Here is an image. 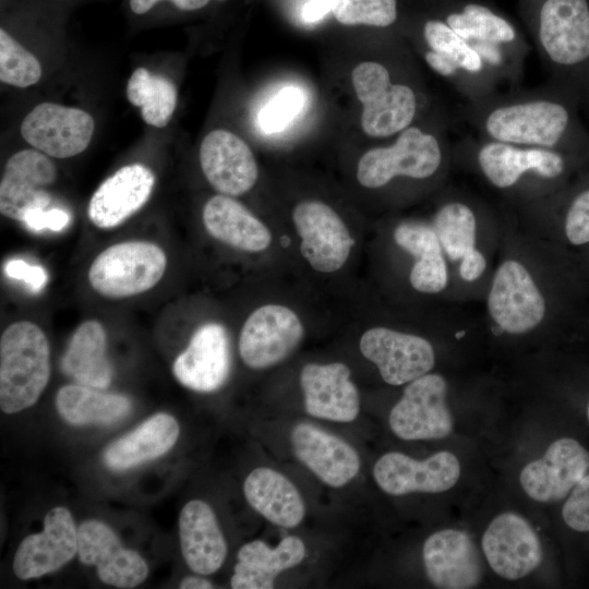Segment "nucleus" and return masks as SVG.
I'll return each instance as SVG.
<instances>
[{
    "label": "nucleus",
    "instance_id": "f257e3e1",
    "mask_svg": "<svg viewBox=\"0 0 589 589\" xmlns=\"http://www.w3.org/2000/svg\"><path fill=\"white\" fill-rule=\"evenodd\" d=\"M570 100V95L551 84L530 89L519 86L466 103L460 119L482 139L581 158L589 153V137Z\"/></svg>",
    "mask_w": 589,
    "mask_h": 589
},
{
    "label": "nucleus",
    "instance_id": "f03ea898",
    "mask_svg": "<svg viewBox=\"0 0 589 589\" xmlns=\"http://www.w3.org/2000/svg\"><path fill=\"white\" fill-rule=\"evenodd\" d=\"M551 85L572 97L589 85V0H518Z\"/></svg>",
    "mask_w": 589,
    "mask_h": 589
},
{
    "label": "nucleus",
    "instance_id": "7ed1b4c3",
    "mask_svg": "<svg viewBox=\"0 0 589 589\" xmlns=\"http://www.w3.org/2000/svg\"><path fill=\"white\" fill-rule=\"evenodd\" d=\"M454 156L471 161L494 189L543 194L560 188L579 157L543 147L521 146L466 135L454 145Z\"/></svg>",
    "mask_w": 589,
    "mask_h": 589
},
{
    "label": "nucleus",
    "instance_id": "20e7f679",
    "mask_svg": "<svg viewBox=\"0 0 589 589\" xmlns=\"http://www.w3.org/2000/svg\"><path fill=\"white\" fill-rule=\"evenodd\" d=\"M436 14L481 56L503 92L519 87L530 45L510 19L478 0H440Z\"/></svg>",
    "mask_w": 589,
    "mask_h": 589
},
{
    "label": "nucleus",
    "instance_id": "39448f33",
    "mask_svg": "<svg viewBox=\"0 0 589 589\" xmlns=\"http://www.w3.org/2000/svg\"><path fill=\"white\" fill-rule=\"evenodd\" d=\"M449 125L453 117L441 113L431 124L413 123L402 130L389 145L370 148L358 161V182L366 189H380L396 178H435L454 156L447 135Z\"/></svg>",
    "mask_w": 589,
    "mask_h": 589
},
{
    "label": "nucleus",
    "instance_id": "423d86ee",
    "mask_svg": "<svg viewBox=\"0 0 589 589\" xmlns=\"http://www.w3.org/2000/svg\"><path fill=\"white\" fill-rule=\"evenodd\" d=\"M351 83L362 109L360 125L372 139H388L416 123L425 97L409 83L395 80L388 65L366 60L354 67Z\"/></svg>",
    "mask_w": 589,
    "mask_h": 589
},
{
    "label": "nucleus",
    "instance_id": "0eeeda50",
    "mask_svg": "<svg viewBox=\"0 0 589 589\" xmlns=\"http://www.w3.org/2000/svg\"><path fill=\"white\" fill-rule=\"evenodd\" d=\"M50 376V350L43 329L29 321L11 324L0 339V407L15 413L33 406Z\"/></svg>",
    "mask_w": 589,
    "mask_h": 589
},
{
    "label": "nucleus",
    "instance_id": "6e6552de",
    "mask_svg": "<svg viewBox=\"0 0 589 589\" xmlns=\"http://www.w3.org/2000/svg\"><path fill=\"white\" fill-rule=\"evenodd\" d=\"M420 36L426 65L466 103L503 92L481 56L438 14L423 20Z\"/></svg>",
    "mask_w": 589,
    "mask_h": 589
},
{
    "label": "nucleus",
    "instance_id": "1a4fd4ad",
    "mask_svg": "<svg viewBox=\"0 0 589 589\" xmlns=\"http://www.w3.org/2000/svg\"><path fill=\"white\" fill-rule=\"evenodd\" d=\"M166 266V254L157 244L125 241L110 245L95 257L88 280L99 294L123 299L152 289L163 278Z\"/></svg>",
    "mask_w": 589,
    "mask_h": 589
},
{
    "label": "nucleus",
    "instance_id": "9d476101",
    "mask_svg": "<svg viewBox=\"0 0 589 589\" xmlns=\"http://www.w3.org/2000/svg\"><path fill=\"white\" fill-rule=\"evenodd\" d=\"M493 323L509 335L537 328L548 312L546 300L527 267L506 260L497 267L486 300Z\"/></svg>",
    "mask_w": 589,
    "mask_h": 589
},
{
    "label": "nucleus",
    "instance_id": "9b49d317",
    "mask_svg": "<svg viewBox=\"0 0 589 589\" xmlns=\"http://www.w3.org/2000/svg\"><path fill=\"white\" fill-rule=\"evenodd\" d=\"M446 394V380L437 373H426L409 382L389 412L392 432L405 441L438 440L449 435L454 420Z\"/></svg>",
    "mask_w": 589,
    "mask_h": 589
},
{
    "label": "nucleus",
    "instance_id": "f8f14e48",
    "mask_svg": "<svg viewBox=\"0 0 589 589\" xmlns=\"http://www.w3.org/2000/svg\"><path fill=\"white\" fill-rule=\"evenodd\" d=\"M304 328L294 311L265 304L253 311L239 336V353L251 369L263 370L287 359L303 338Z\"/></svg>",
    "mask_w": 589,
    "mask_h": 589
},
{
    "label": "nucleus",
    "instance_id": "ddd939ff",
    "mask_svg": "<svg viewBox=\"0 0 589 589\" xmlns=\"http://www.w3.org/2000/svg\"><path fill=\"white\" fill-rule=\"evenodd\" d=\"M588 472L587 446L575 436H562L521 469L519 482L531 500L553 504L563 502Z\"/></svg>",
    "mask_w": 589,
    "mask_h": 589
},
{
    "label": "nucleus",
    "instance_id": "4468645a",
    "mask_svg": "<svg viewBox=\"0 0 589 589\" xmlns=\"http://www.w3.org/2000/svg\"><path fill=\"white\" fill-rule=\"evenodd\" d=\"M292 220L301 239V254L313 269L333 273L344 266L354 240L329 205L315 200L300 202L293 208Z\"/></svg>",
    "mask_w": 589,
    "mask_h": 589
},
{
    "label": "nucleus",
    "instance_id": "2eb2a0df",
    "mask_svg": "<svg viewBox=\"0 0 589 589\" xmlns=\"http://www.w3.org/2000/svg\"><path fill=\"white\" fill-rule=\"evenodd\" d=\"M481 549L492 570L507 580L531 574L543 557L538 533L525 517L514 512L502 513L490 521Z\"/></svg>",
    "mask_w": 589,
    "mask_h": 589
},
{
    "label": "nucleus",
    "instance_id": "dca6fc26",
    "mask_svg": "<svg viewBox=\"0 0 589 589\" xmlns=\"http://www.w3.org/2000/svg\"><path fill=\"white\" fill-rule=\"evenodd\" d=\"M460 462L455 454L440 450L423 460L399 452L381 456L373 467L378 488L394 496L410 493H441L459 480Z\"/></svg>",
    "mask_w": 589,
    "mask_h": 589
},
{
    "label": "nucleus",
    "instance_id": "f3484780",
    "mask_svg": "<svg viewBox=\"0 0 589 589\" xmlns=\"http://www.w3.org/2000/svg\"><path fill=\"white\" fill-rule=\"evenodd\" d=\"M360 351L374 363L381 377L398 386L429 373L435 364L432 344L418 335L387 327H372L360 339Z\"/></svg>",
    "mask_w": 589,
    "mask_h": 589
},
{
    "label": "nucleus",
    "instance_id": "a211bd4d",
    "mask_svg": "<svg viewBox=\"0 0 589 589\" xmlns=\"http://www.w3.org/2000/svg\"><path fill=\"white\" fill-rule=\"evenodd\" d=\"M94 128L93 117L83 109L41 103L22 121L21 134L35 149L55 158H69L86 149Z\"/></svg>",
    "mask_w": 589,
    "mask_h": 589
},
{
    "label": "nucleus",
    "instance_id": "6ab92c4d",
    "mask_svg": "<svg viewBox=\"0 0 589 589\" xmlns=\"http://www.w3.org/2000/svg\"><path fill=\"white\" fill-rule=\"evenodd\" d=\"M422 561L429 581L436 588H474L483 577L480 553L464 530L448 528L430 534L423 543Z\"/></svg>",
    "mask_w": 589,
    "mask_h": 589
},
{
    "label": "nucleus",
    "instance_id": "aec40b11",
    "mask_svg": "<svg viewBox=\"0 0 589 589\" xmlns=\"http://www.w3.org/2000/svg\"><path fill=\"white\" fill-rule=\"evenodd\" d=\"M77 553L97 568L99 579L118 588H134L148 575V566L134 550L124 548L106 524L89 519L77 528Z\"/></svg>",
    "mask_w": 589,
    "mask_h": 589
},
{
    "label": "nucleus",
    "instance_id": "412c9836",
    "mask_svg": "<svg viewBox=\"0 0 589 589\" xmlns=\"http://www.w3.org/2000/svg\"><path fill=\"white\" fill-rule=\"evenodd\" d=\"M57 179V168L48 155L37 149H23L7 161L0 182V212L21 221L26 213L48 207V188Z\"/></svg>",
    "mask_w": 589,
    "mask_h": 589
},
{
    "label": "nucleus",
    "instance_id": "4be33fe9",
    "mask_svg": "<svg viewBox=\"0 0 589 589\" xmlns=\"http://www.w3.org/2000/svg\"><path fill=\"white\" fill-rule=\"evenodd\" d=\"M77 553V529L71 513L62 506L49 510L44 530L27 536L13 560V572L20 579L37 578L56 572Z\"/></svg>",
    "mask_w": 589,
    "mask_h": 589
},
{
    "label": "nucleus",
    "instance_id": "5701e85b",
    "mask_svg": "<svg viewBox=\"0 0 589 589\" xmlns=\"http://www.w3.org/2000/svg\"><path fill=\"white\" fill-rule=\"evenodd\" d=\"M200 164L208 183L224 195L244 194L257 181L259 168L251 148L228 130L216 129L205 135Z\"/></svg>",
    "mask_w": 589,
    "mask_h": 589
},
{
    "label": "nucleus",
    "instance_id": "b1692460",
    "mask_svg": "<svg viewBox=\"0 0 589 589\" xmlns=\"http://www.w3.org/2000/svg\"><path fill=\"white\" fill-rule=\"evenodd\" d=\"M172 372L180 384L199 393L219 389L230 373V350L226 328L206 323L192 335L185 350L175 360Z\"/></svg>",
    "mask_w": 589,
    "mask_h": 589
},
{
    "label": "nucleus",
    "instance_id": "393cba45",
    "mask_svg": "<svg viewBox=\"0 0 589 589\" xmlns=\"http://www.w3.org/2000/svg\"><path fill=\"white\" fill-rule=\"evenodd\" d=\"M350 375L349 368L341 362L305 364L300 373V385L306 413L334 422L356 420L360 396Z\"/></svg>",
    "mask_w": 589,
    "mask_h": 589
},
{
    "label": "nucleus",
    "instance_id": "a878e982",
    "mask_svg": "<svg viewBox=\"0 0 589 589\" xmlns=\"http://www.w3.org/2000/svg\"><path fill=\"white\" fill-rule=\"evenodd\" d=\"M290 441L298 460L332 488L346 485L359 473L358 452L329 432L301 422L292 428Z\"/></svg>",
    "mask_w": 589,
    "mask_h": 589
},
{
    "label": "nucleus",
    "instance_id": "bb28decb",
    "mask_svg": "<svg viewBox=\"0 0 589 589\" xmlns=\"http://www.w3.org/2000/svg\"><path fill=\"white\" fill-rule=\"evenodd\" d=\"M155 176L141 164L117 170L94 192L88 204V218L100 229L115 228L135 214L149 199Z\"/></svg>",
    "mask_w": 589,
    "mask_h": 589
},
{
    "label": "nucleus",
    "instance_id": "cd10ccee",
    "mask_svg": "<svg viewBox=\"0 0 589 589\" xmlns=\"http://www.w3.org/2000/svg\"><path fill=\"white\" fill-rule=\"evenodd\" d=\"M432 227L444 254L459 262L460 277L466 281L479 279L486 268V260L476 247L478 217L473 206L460 197H450L435 211Z\"/></svg>",
    "mask_w": 589,
    "mask_h": 589
},
{
    "label": "nucleus",
    "instance_id": "c85d7f7f",
    "mask_svg": "<svg viewBox=\"0 0 589 589\" xmlns=\"http://www.w3.org/2000/svg\"><path fill=\"white\" fill-rule=\"evenodd\" d=\"M183 558L199 575L216 573L225 562L227 543L212 507L201 500L187 503L179 516Z\"/></svg>",
    "mask_w": 589,
    "mask_h": 589
},
{
    "label": "nucleus",
    "instance_id": "c756f323",
    "mask_svg": "<svg viewBox=\"0 0 589 589\" xmlns=\"http://www.w3.org/2000/svg\"><path fill=\"white\" fill-rule=\"evenodd\" d=\"M303 541L296 536L280 540L271 548L262 540L242 545L230 579L233 589H272L277 576L299 565L305 557Z\"/></svg>",
    "mask_w": 589,
    "mask_h": 589
},
{
    "label": "nucleus",
    "instance_id": "7c9ffc66",
    "mask_svg": "<svg viewBox=\"0 0 589 589\" xmlns=\"http://www.w3.org/2000/svg\"><path fill=\"white\" fill-rule=\"evenodd\" d=\"M243 493L250 506L271 524L297 527L304 518V501L296 485L268 467L253 469L244 480Z\"/></svg>",
    "mask_w": 589,
    "mask_h": 589
},
{
    "label": "nucleus",
    "instance_id": "2f4dec72",
    "mask_svg": "<svg viewBox=\"0 0 589 589\" xmlns=\"http://www.w3.org/2000/svg\"><path fill=\"white\" fill-rule=\"evenodd\" d=\"M203 224L218 241L245 252H261L272 242L269 229L235 199L217 194L203 208Z\"/></svg>",
    "mask_w": 589,
    "mask_h": 589
},
{
    "label": "nucleus",
    "instance_id": "473e14b6",
    "mask_svg": "<svg viewBox=\"0 0 589 589\" xmlns=\"http://www.w3.org/2000/svg\"><path fill=\"white\" fill-rule=\"evenodd\" d=\"M397 245L406 250L416 262L409 281L422 293H438L448 283V271L441 242L432 227L421 221H402L394 230Z\"/></svg>",
    "mask_w": 589,
    "mask_h": 589
},
{
    "label": "nucleus",
    "instance_id": "72a5a7b5",
    "mask_svg": "<svg viewBox=\"0 0 589 589\" xmlns=\"http://www.w3.org/2000/svg\"><path fill=\"white\" fill-rule=\"evenodd\" d=\"M180 434L177 420L156 413L130 433L111 443L104 452V462L112 470H125L163 456Z\"/></svg>",
    "mask_w": 589,
    "mask_h": 589
},
{
    "label": "nucleus",
    "instance_id": "f704fd0d",
    "mask_svg": "<svg viewBox=\"0 0 589 589\" xmlns=\"http://www.w3.org/2000/svg\"><path fill=\"white\" fill-rule=\"evenodd\" d=\"M106 347L107 336L103 325L94 320L82 323L62 356V373L82 385L97 389L108 387L113 372Z\"/></svg>",
    "mask_w": 589,
    "mask_h": 589
},
{
    "label": "nucleus",
    "instance_id": "c9c22d12",
    "mask_svg": "<svg viewBox=\"0 0 589 589\" xmlns=\"http://www.w3.org/2000/svg\"><path fill=\"white\" fill-rule=\"evenodd\" d=\"M96 389L82 384L61 387L56 396L59 416L73 425L108 424L130 412L132 405L128 397Z\"/></svg>",
    "mask_w": 589,
    "mask_h": 589
},
{
    "label": "nucleus",
    "instance_id": "e433bc0d",
    "mask_svg": "<svg viewBox=\"0 0 589 589\" xmlns=\"http://www.w3.org/2000/svg\"><path fill=\"white\" fill-rule=\"evenodd\" d=\"M127 97L132 105L141 108L142 118L147 124L163 128L176 109L177 88L167 77L137 68L129 79Z\"/></svg>",
    "mask_w": 589,
    "mask_h": 589
},
{
    "label": "nucleus",
    "instance_id": "4c0bfd02",
    "mask_svg": "<svg viewBox=\"0 0 589 589\" xmlns=\"http://www.w3.org/2000/svg\"><path fill=\"white\" fill-rule=\"evenodd\" d=\"M332 13L347 26L388 28L398 21L399 8L398 0H332Z\"/></svg>",
    "mask_w": 589,
    "mask_h": 589
},
{
    "label": "nucleus",
    "instance_id": "58836bf2",
    "mask_svg": "<svg viewBox=\"0 0 589 589\" xmlns=\"http://www.w3.org/2000/svg\"><path fill=\"white\" fill-rule=\"evenodd\" d=\"M41 76L37 58L20 45L9 33L0 29V80L2 83L27 87Z\"/></svg>",
    "mask_w": 589,
    "mask_h": 589
},
{
    "label": "nucleus",
    "instance_id": "ea45409f",
    "mask_svg": "<svg viewBox=\"0 0 589 589\" xmlns=\"http://www.w3.org/2000/svg\"><path fill=\"white\" fill-rule=\"evenodd\" d=\"M304 93L296 86H286L274 95L261 109L257 123L267 134L280 132L302 111Z\"/></svg>",
    "mask_w": 589,
    "mask_h": 589
},
{
    "label": "nucleus",
    "instance_id": "a19ab883",
    "mask_svg": "<svg viewBox=\"0 0 589 589\" xmlns=\"http://www.w3.org/2000/svg\"><path fill=\"white\" fill-rule=\"evenodd\" d=\"M562 230L569 245L589 247V182L574 191L564 203Z\"/></svg>",
    "mask_w": 589,
    "mask_h": 589
},
{
    "label": "nucleus",
    "instance_id": "79ce46f5",
    "mask_svg": "<svg viewBox=\"0 0 589 589\" xmlns=\"http://www.w3.org/2000/svg\"><path fill=\"white\" fill-rule=\"evenodd\" d=\"M561 518L570 532L589 534V472L563 501Z\"/></svg>",
    "mask_w": 589,
    "mask_h": 589
},
{
    "label": "nucleus",
    "instance_id": "37998d69",
    "mask_svg": "<svg viewBox=\"0 0 589 589\" xmlns=\"http://www.w3.org/2000/svg\"><path fill=\"white\" fill-rule=\"evenodd\" d=\"M70 221L69 214L57 207L35 208L23 217L22 224L34 232L45 229L51 231L63 230Z\"/></svg>",
    "mask_w": 589,
    "mask_h": 589
},
{
    "label": "nucleus",
    "instance_id": "c03bdc74",
    "mask_svg": "<svg viewBox=\"0 0 589 589\" xmlns=\"http://www.w3.org/2000/svg\"><path fill=\"white\" fill-rule=\"evenodd\" d=\"M4 273L10 278L22 280L35 293L41 291L48 281V275L41 266L31 265L20 259L9 260L4 264Z\"/></svg>",
    "mask_w": 589,
    "mask_h": 589
},
{
    "label": "nucleus",
    "instance_id": "a18cd8bd",
    "mask_svg": "<svg viewBox=\"0 0 589 589\" xmlns=\"http://www.w3.org/2000/svg\"><path fill=\"white\" fill-rule=\"evenodd\" d=\"M165 0H129L133 13L141 15L148 12L158 2ZM182 11H195L204 8L211 0H167Z\"/></svg>",
    "mask_w": 589,
    "mask_h": 589
},
{
    "label": "nucleus",
    "instance_id": "49530a36",
    "mask_svg": "<svg viewBox=\"0 0 589 589\" xmlns=\"http://www.w3.org/2000/svg\"><path fill=\"white\" fill-rule=\"evenodd\" d=\"M332 12V0H306L301 8V19L304 23L312 24L321 21Z\"/></svg>",
    "mask_w": 589,
    "mask_h": 589
},
{
    "label": "nucleus",
    "instance_id": "de8ad7c7",
    "mask_svg": "<svg viewBox=\"0 0 589 589\" xmlns=\"http://www.w3.org/2000/svg\"><path fill=\"white\" fill-rule=\"evenodd\" d=\"M179 587L181 589H211L214 588L213 584L200 576H187L181 581Z\"/></svg>",
    "mask_w": 589,
    "mask_h": 589
}]
</instances>
